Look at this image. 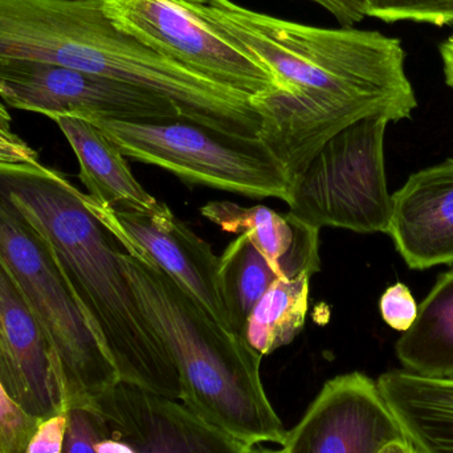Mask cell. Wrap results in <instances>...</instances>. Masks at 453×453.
Listing matches in <instances>:
<instances>
[{
    "instance_id": "obj_1",
    "label": "cell",
    "mask_w": 453,
    "mask_h": 453,
    "mask_svg": "<svg viewBox=\"0 0 453 453\" xmlns=\"http://www.w3.org/2000/svg\"><path fill=\"white\" fill-rule=\"evenodd\" d=\"M263 64L277 89L250 98L258 140L292 182L327 140L365 117L391 122L417 109L396 37L342 27L321 28L274 18L234 0H178Z\"/></svg>"
},
{
    "instance_id": "obj_2",
    "label": "cell",
    "mask_w": 453,
    "mask_h": 453,
    "mask_svg": "<svg viewBox=\"0 0 453 453\" xmlns=\"http://www.w3.org/2000/svg\"><path fill=\"white\" fill-rule=\"evenodd\" d=\"M0 194L50 248L77 305L121 382L180 401L177 367L141 311L122 268V247L63 173L0 165Z\"/></svg>"
},
{
    "instance_id": "obj_3",
    "label": "cell",
    "mask_w": 453,
    "mask_h": 453,
    "mask_svg": "<svg viewBox=\"0 0 453 453\" xmlns=\"http://www.w3.org/2000/svg\"><path fill=\"white\" fill-rule=\"evenodd\" d=\"M121 263L141 311L177 367L180 402L250 446H282L288 431L264 390L263 357L212 319L156 264L124 248Z\"/></svg>"
},
{
    "instance_id": "obj_4",
    "label": "cell",
    "mask_w": 453,
    "mask_h": 453,
    "mask_svg": "<svg viewBox=\"0 0 453 453\" xmlns=\"http://www.w3.org/2000/svg\"><path fill=\"white\" fill-rule=\"evenodd\" d=\"M0 263L42 329L65 410L89 406L121 382L105 346L77 305L50 248L2 194Z\"/></svg>"
},
{
    "instance_id": "obj_5",
    "label": "cell",
    "mask_w": 453,
    "mask_h": 453,
    "mask_svg": "<svg viewBox=\"0 0 453 453\" xmlns=\"http://www.w3.org/2000/svg\"><path fill=\"white\" fill-rule=\"evenodd\" d=\"M122 156L161 167L188 183L287 203L284 167L258 138L219 132L188 119H92Z\"/></svg>"
},
{
    "instance_id": "obj_6",
    "label": "cell",
    "mask_w": 453,
    "mask_h": 453,
    "mask_svg": "<svg viewBox=\"0 0 453 453\" xmlns=\"http://www.w3.org/2000/svg\"><path fill=\"white\" fill-rule=\"evenodd\" d=\"M390 117H365L333 135L289 185V214L316 228L388 234L393 196L386 180Z\"/></svg>"
},
{
    "instance_id": "obj_7",
    "label": "cell",
    "mask_w": 453,
    "mask_h": 453,
    "mask_svg": "<svg viewBox=\"0 0 453 453\" xmlns=\"http://www.w3.org/2000/svg\"><path fill=\"white\" fill-rule=\"evenodd\" d=\"M104 12L119 31L222 87L250 98L277 89L263 64L178 0H104Z\"/></svg>"
},
{
    "instance_id": "obj_8",
    "label": "cell",
    "mask_w": 453,
    "mask_h": 453,
    "mask_svg": "<svg viewBox=\"0 0 453 453\" xmlns=\"http://www.w3.org/2000/svg\"><path fill=\"white\" fill-rule=\"evenodd\" d=\"M0 98L11 108L50 119L58 116L122 121L182 119L172 101L156 93L100 74L39 61L0 60Z\"/></svg>"
},
{
    "instance_id": "obj_9",
    "label": "cell",
    "mask_w": 453,
    "mask_h": 453,
    "mask_svg": "<svg viewBox=\"0 0 453 453\" xmlns=\"http://www.w3.org/2000/svg\"><path fill=\"white\" fill-rule=\"evenodd\" d=\"M84 203L129 255L156 264L212 319L232 332L220 289L219 257L166 204L154 212L116 211L88 194Z\"/></svg>"
},
{
    "instance_id": "obj_10",
    "label": "cell",
    "mask_w": 453,
    "mask_h": 453,
    "mask_svg": "<svg viewBox=\"0 0 453 453\" xmlns=\"http://www.w3.org/2000/svg\"><path fill=\"white\" fill-rule=\"evenodd\" d=\"M403 438L378 383L353 372L322 386L281 447L285 453H378Z\"/></svg>"
},
{
    "instance_id": "obj_11",
    "label": "cell",
    "mask_w": 453,
    "mask_h": 453,
    "mask_svg": "<svg viewBox=\"0 0 453 453\" xmlns=\"http://www.w3.org/2000/svg\"><path fill=\"white\" fill-rule=\"evenodd\" d=\"M135 453H250L253 446L204 422L182 402L119 382L92 402Z\"/></svg>"
},
{
    "instance_id": "obj_12",
    "label": "cell",
    "mask_w": 453,
    "mask_h": 453,
    "mask_svg": "<svg viewBox=\"0 0 453 453\" xmlns=\"http://www.w3.org/2000/svg\"><path fill=\"white\" fill-rule=\"evenodd\" d=\"M388 234L411 269L453 264V158L415 173L393 194Z\"/></svg>"
},
{
    "instance_id": "obj_13",
    "label": "cell",
    "mask_w": 453,
    "mask_h": 453,
    "mask_svg": "<svg viewBox=\"0 0 453 453\" xmlns=\"http://www.w3.org/2000/svg\"><path fill=\"white\" fill-rule=\"evenodd\" d=\"M0 322L5 351L0 380L7 393L24 411L39 419L65 412L50 348L2 263Z\"/></svg>"
},
{
    "instance_id": "obj_14",
    "label": "cell",
    "mask_w": 453,
    "mask_h": 453,
    "mask_svg": "<svg viewBox=\"0 0 453 453\" xmlns=\"http://www.w3.org/2000/svg\"><path fill=\"white\" fill-rule=\"evenodd\" d=\"M201 212L223 231L247 236L282 277L313 276L321 269L319 228L305 225L292 214L228 201L209 202Z\"/></svg>"
},
{
    "instance_id": "obj_15",
    "label": "cell",
    "mask_w": 453,
    "mask_h": 453,
    "mask_svg": "<svg viewBox=\"0 0 453 453\" xmlns=\"http://www.w3.org/2000/svg\"><path fill=\"white\" fill-rule=\"evenodd\" d=\"M73 150L88 196L116 211L154 212L161 206L135 180L116 143L93 122L73 116L53 117Z\"/></svg>"
},
{
    "instance_id": "obj_16",
    "label": "cell",
    "mask_w": 453,
    "mask_h": 453,
    "mask_svg": "<svg viewBox=\"0 0 453 453\" xmlns=\"http://www.w3.org/2000/svg\"><path fill=\"white\" fill-rule=\"evenodd\" d=\"M404 436L420 453H453V378L391 370L377 380Z\"/></svg>"
},
{
    "instance_id": "obj_17",
    "label": "cell",
    "mask_w": 453,
    "mask_h": 453,
    "mask_svg": "<svg viewBox=\"0 0 453 453\" xmlns=\"http://www.w3.org/2000/svg\"><path fill=\"white\" fill-rule=\"evenodd\" d=\"M395 351L407 372L453 378V269L438 277Z\"/></svg>"
},
{
    "instance_id": "obj_18",
    "label": "cell",
    "mask_w": 453,
    "mask_h": 453,
    "mask_svg": "<svg viewBox=\"0 0 453 453\" xmlns=\"http://www.w3.org/2000/svg\"><path fill=\"white\" fill-rule=\"evenodd\" d=\"M309 273L279 279L253 308L245 325L244 340L261 357L295 341L305 326L311 295Z\"/></svg>"
},
{
    "instance_id": "obj_19",
    "label": "cell",
    "mask_w": 453,
    "mask_h": 453,
    "mask_svg": "<svg viewBox=\"0 0 453 453\" xmlns=\"http://www.w3.org/2000/svg\"><path fill=\"white\" fill-rule=\"evenodd\" d=\"M279 279H284L279 269L244 234L226 245L219 256V281L229 326L234 334L244 338L248 317Z\"/></svg>"
},
{
    "instance_id": "obj_20",
    "label": "cell",
    "mask_w": 453,
    "mask_h": 453,
    "mask_svg": "<svg viewBox=\"0 0 453 453\" xmlns=\"http://www.w3.org/2000/svg\"><path fill=\"white\" fill-rule=\"evenodd\" d=\"M366 16L385 23L453 26V0H366Z\"/></svg>"
},
{
    "instance_id": "obj_21",
    "label": "cell",
    "mask_w": 453,
    "mask_h": 453,
    "mask_svg": "<svg viewBox=\"0 0 453 453\" xmlns=\"http://www.w3.org/2000/svg\"><path fill=\"white\" fill-rule=\"evenodd\" d=\"M39 418L24 411L0 380V453H24Z\"/></svg>"
},
{
    "instance_id": "obj_22",
    "label": "cell",
    "mask_w": 453,
    "mask_h": 453,
    "mask_svg": "<svg viewBox=\"0 0 453 453\" xmlns=\"http://www.w3.org/2000/svg\"><path fill=\"white\" fill-rule=\"evenodd\" d=\"M66 418L68 426L63 453H97L96 439L101 426L97 410L92 404L71 407L66 410Z\"/></svg>"
},
{
    "instance_id": "obj_23",
    "label": "cell",
    "mask_w": 453,
    "mask_h": 453,
    "mask_svg": "<svg viewBox=\"0 0 453 453\" xmlns=\"http://www.w3.org/2000/svg\"><path fill=\"white\" fill-rule=\"evenodd\" d=\"M380 316L383 321L396 332L404 333L412 326L418 317L419 305L411 290L403 282L391 285L380 300Z\"/></svg>"
},
{
    "instance_id": "obj_24",
    "label": "cell",
    "mask_w": 453,
    "mask_h": 453,
    "mask_svg": "<svg viewBox=\"0 0 453 453\" xmlns=\"http://www.w3.org/2000/svg\"><path fill=\"white\" fill-rule=\"evenodd\" d=\"M66 426V411L40 420L24 453H63Z\"/></svg>"
},
{
    "instance_id": "obj_25",
    "label": "cell",
    "mask_w": 453,
    "mask_h": 453,
    "mask_svg": "<svg viewBox=\"0 0 453 453\" xmlns=\"http://www.w3.org/2000/svg\"><path fill=\"white\" fill-rule=\"evenodd\" d=\"M0 165L39 166V156L8 127H0Z\"/></svg>"
},
{
    "instance_id": "obj_26",
    "label": "cell",
    "mask_w": 453,
    "mask_h": 453,
    "mask_svg": "<svg viewBox=\"0 0 453 453\" xmlns=\"http://www.w3.org/2000/svg\"><path fill=\"white\" fill-rule=\"evenodd\" d=\"M326 10L342 27H353L366 18V0H309Z\"/></svg>"
},
{
    "instance_id": "obj_27",
    "label": "cell",
    "mask_w": 453,
    "mask_h": 453,
    "mask_svg": "<svg viewBox=\"0 0 453 453\" xmlns=\"http://www.w3.org/2000/svg\"><path fill=\"white\" fill-rule=\"evenodd\" d=\"M439 52H441V61H443L447 85L453 88V34L439 45Z\"/></svg>"
},
{
    "instance_id": "obj_28",
    "label": "cell",
    "mask_w": 453,
    "mask_h": 453,
    "mask_svg": "<svg viewBox=\"0 0 453 453\" xmlns=\"http://www.w3.org/2000/svg\"><path fill=\"white\" fill-rule=\"evenodd\" d=\"M378 453H420L417 447L407 438L398 439V441H390L386 444Z\"/></svg>"
},
{
    "instance_id": "obj_29",
    "label": "cell",
    "mask_w": 453,
    "mask_h": 453,
    "mask_svg": "<svg viewBox=\"0 0 453 453\" xmlns=\"http://www.w3.org/2000/svg\"><path fill=\"white\" fill-rule=\"evenodd\" d=\"M250 453H285L284 449H266L263 444H257V446H253L252 449H250Z\"/></svg>"
},
{
    "instance_id": "obj_30",
    "label": "cell",
    "mask_w": 453,
    "mask_h": 453,
    "mask_svg": "<svg viewBox=\"0 0 453 453\" xmlns=\"http://www.w3.org/2000/svg\"><path fill=\"white\" fill-rule=\"evenodd\" d=\"M4 338H3L2 322H0V370L3 369L4 365Z\"/></svg>"
}]
</instances>
